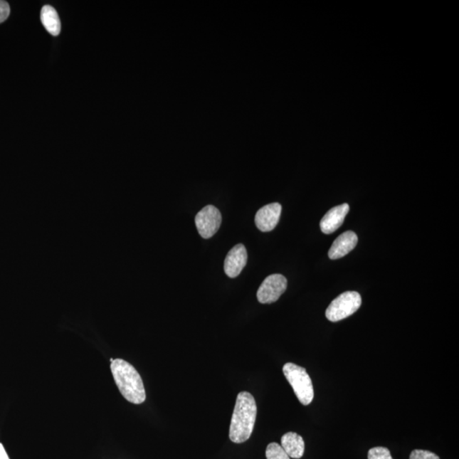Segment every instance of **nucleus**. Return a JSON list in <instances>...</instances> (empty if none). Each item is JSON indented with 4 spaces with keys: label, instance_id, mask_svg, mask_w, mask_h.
<instances>
[{
    "label": "nucleus",
    "instance_id": "nucleus-15",
    "mask_svg": "<svg viewBox=\"0 0 459 459\" xmlns=\"http://www.w3.org/2000/svg\"><path fill=\"white\" fill-rule=\"evenodd\" d=\"M410 459H440L436 454L426 450H414L411 453Z\"/></svg>",
    "mask_w": 459,
    "mask_h": 459
},
{
    "label": "nucleus",
    "instance_id": "nucleus-13",
    "mask_svg": "<svg viewBox=\"0 0 459 459\" xmlns=\"http://www.w3.org/2000/svg\"><path fill=\"white\" fill-rule=\"evenodd\" d=\"M265 456L268 459H290L283 448L278 443H273L266 448Z\"/></svg>",
    "mask_w": 459,
    "mask_h": 459
},
{
    "label": "nucleus",
    "instance_id": "nucleus-18",
    "mask_svg": "<svg viewBox=\"0 0 459 459\" xmlns=\"http://www.w3.org/2000/svg\"><path fill=\"white\" fill-rule=\"evenodd\" d=\"M113 361H115V359H112V358H111L110 362H112Z\"/></svg>",
    "mask_w": 459,
    "mask_h": 459
},
{
    "label": "nucleus",
    "instance_id": "nucleus-17",
    "mask_svg": "<svg viewBox=\"0 0 459 459\" xmlns=\"http://www.w3.org/2000/svg\"><path fill=\"white\" fill-rule=\"evenodd\" d=\"M0 459H10L6 449H4V445L1 443H0Z\"/></svg>",
    "mask_w": 459,
    "mask_h": 459
},
{
    "label": "nucleus",
    "instance_id": "nucleus-9",
    "mask_svg": "<svg viewBox=\"0 0 459 459\" xmlns=\"http://www.w3.org/2000/svg\"><path fill=\"white\" fill-rule=\"evenodd\" d=\"M349 211V206L347 204H343L332 208L320 222V228L323 233L329 235L334 233L342 226L345 217Z\"/></svg>",
    "mask_w": 459,
    "mask_h": 459
},
{
    "label": "nucleus",
    "instance_id": "nucleus-1",
    "mask_svg": "<svg viewBox=\"0 0 459 459\" xmlns=\"http://www.w3.org/2000/svg\"><path fill=\"white\" fill-rule=\"evenodd\" d=\"M257 417V406L250 393L240 392L230 426L229 437L234 443H243L250 438Z\"/></svg>",
    "mask_w": 459,
    "mask_h": 459
},
{
    "label": "nucleus",
    "instance_id": "nucleus-14",
    "mask_svg": "<svg viewBox=\"0 0 459 459\" xmlns=\"http://www.w3.org/2000/svg\"><path fill=\"white\" fill-rule=\"evenodd\" d=\"M367 458L369 459H393L391 452L387 448L382 447L371 448Z\"/></svg>",
    "mask_w": 459,
    "mask_h": 459
},
{
    "label": "nucleus",
    "instance_id": "nucleus-5",
    "mask_svg": "<svg viewBox=\"0 0 459 459\" xmlns=\"http://www.w3.org/2000/svg\"><path fill=\"white\" fill-rule=\"evenodd\" d=\"M222 216L220 211L213 205L201 209L195 217L196 229L203 238L209 239L220 229Z\"/></svg>",
    "mask_w": 459,
    "mask_h": 459
},
{
    "label": "nucleus",
    "instance_id": "nucleus-8",
    "mask_svg": "<svg viewBox=\"0 0 459 459\" xmlns=\"http://www.w3.org/2000/svg\"><path fill=\"white\" fill-rule=\"evenodd\" d=\"M282 213V205L278 203H273L265 205L256 213L255 225L257 228L263 233L275 229L278 226L280 216Z\"/></svg>",
    "mask_w": 459,
    "mask_h": 459
},
{
    "label": "nucleus",
    "instance_id": "nucleus-16",
    "mask_svg": "<svg viewBox=\"0 0 459 459\" xmlns=\"http://www.w3.org/2000/svg\"><path fill=\"white\" fill-rule=\"evenodd\" d=\"M11 14V8L6 1L0 0V23H4Z\"/></svg>",
    "mask_w": 459,
    "mask_h": 459
},
{
    "label": "nucleus",
    "instance_id": "nucleus-3",
    "mask_svg": "<svg viewBox=\"0 0 459 459\" xmlns=\"http://www.w3.org/2000/svg\"><path fill=\"white\" fill-rule=\"evenodd\" d=\"M283 371L300 403L305 406L312 403L314 398L313 384L304 367L288 362L283 366Z\"/></svg>",
    "mask_w": 459,
    "mask_h": 459
},
{
    "label": "nucleus",
    "instance_id": "nucleus-4",
    "mask_svg": "<svg viewBox=\"0 0 459 459\" xmlns=\"http://www.w3.org/2000/svg\"><path fill=\"white\" fill-rule=\"evenodd\" d=\"M362 305L359 292L348 291L337 297L326 310V317L330 322H336L351 317Z\"/></svg>",
    "mask_w": 459,
    "mask_h": 459
},
{
    "label": "nucleus",
    "instance_id": "nucleus-12",
    "mask_svg": "<svg viewBox=\"0 0 459 459\" xmlns=\"http://www.w3.org/2000/svg\"><path fill=\"white\" fill-rule=\"evenodd\" d=\"M41 19L43 27L53 36H58L60 33V21L58 13L51 6H43Z\"/></svg>",
    "mask_w": 459,
    "mask_h": 459
},
{
    "label": "nucleus",
    "instance_id": "nucleus-6",
    "mask_svg": "<svg viewBox=\"0 0 459 459\" xmlns=\"http://www.w3.org/2000/svg\"><path fill=\"white\" fill-rule=\"evenodd\" d=\"M287 281L280 274H273L266 278L257 292V299L261 304H273L278 301L286 291Z\"/></svg>",
    "mask_w": 459,
    "mask_h": 459
},
{
    "label": "nucleus",
    "instance_id": "nucleus-10",
    "mask_svg": "<svg viewBox=\"0 0 459 459\" xmlns=\"http://www.w3.org/2000/svg\"><path fill=\"white\" fill-rule=\"evenodd\" d=\"M358 243L357 236L354 231H345L337 238L329 251L331 260H338L347 255L356 248Z\"/></svg>",
    "mask_w": 459,
    "mask_h": 459
},
{
    "label": "nucleus",
    "instance_id": "nucleus-7",
    "mask_svg": "<svg viewBox=\"0 0 459 459\" xmlns=\"http://www.w3.org/2000/svg\"><path fill=\"white\" fill-rule=\"evenodd\" d=\"M248 261L247 249L243 244L236 245L227 253L224 270L227 275L231 278L238 277L240 273L246 265Z\"/></svg>",
    "mask_w": 459,
    "mask_h": 459
},
{
    "label": "nucleus",
    "instance_id": "nucleus-11",
    "mask_svg": "<svg viewBox=\"0 0 459 459\" xmlns=\"http://www.w3.org/2000/svg\"><path fill=\"white\" fill-rule=\"evenodd\" d=\"M281 447L290 458L298 459L304 455L305 441L295 432H288L283 436Z\"/></svg>",
    "mask_w": 459,
    "mask_h": 459
},
{
    "label": "nucleus",
    "instance_id": "nucleus-2",
    "mask_svg": "<svg viewBox=\"0 0 459 459\" xmlns=\"http://www.w3.org/2000/svg\"><path fill=\"white\" fill-rule=\"evenodd\" d=\"M111 370L122 396L131 403L142 404L146 401V391L141 375L128 362L116 359Z\"/></svg>",
    "mask_w": 459,
    "mask_h": 459
}]
</instances>
